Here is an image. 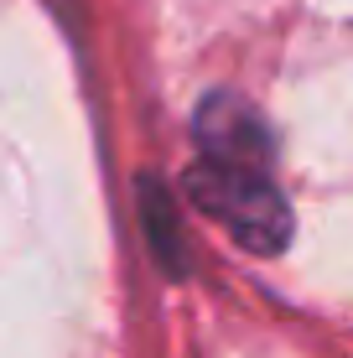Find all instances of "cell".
<instances>
[{
    "mask_svg": "<svg viewBox=\"0 0 353 358\" xmlns=\"http://www.w3.org/2000/svg\"><path fill=\"white\" fill-rule=\"evenodd\" d=\"M265 162L271 156H265V135L254 115L239 99L213 94L198 115V162L187 171V192L245 250L275 255L291 234V213Z\"/></svg>",
    "mask_w": 353,
    "mask_h": 358,
    "instance_id": "obj_1",
    "label": "cell"
}]
</instances>
